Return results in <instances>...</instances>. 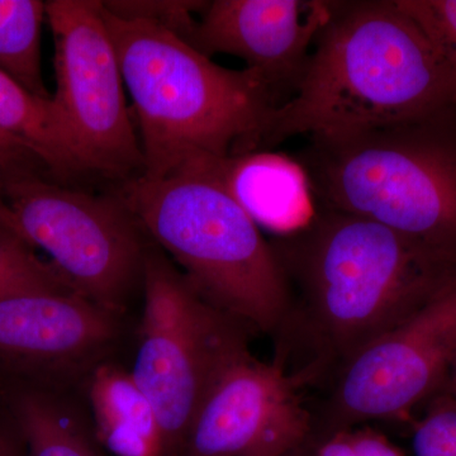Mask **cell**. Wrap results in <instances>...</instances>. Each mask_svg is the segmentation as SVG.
Listing matches in <instances>:
<instances>
[{"label":"cell","instance_id":"8fae6325","mask_svg":"<svg viewBox=\"0 0 456 456\" xmlns=\"http://www.w3.org/2000/svg\"><path fill=\"white\" fill-rule=\"evenodd\" d=\"M184 40L203 55L227 53L246 62L278 108L292 97L311 46L330 17L322 0H213Z\"/></svg>","mask_w":456,"mask_h":456},{"label":"cell","instance_id":"ac0fdd59","mask_svg":"<svg viewBox=\"0 0 456 456\" xmlns=\"http://www.w3.org/2000/svg\"><path fill=\"white\" fill-rule=\"evenodd\" d=\"M31 290L75 292L50 261L40 259L14 231L0 226V298Z\"/></svg>","mask_w":456,"mask_h":456},{"label":"cell","instance_id":"4fadbf2b","mask_svg":"<svg viewBox=\"0 0 456 456\" xmlns=\"http://www.w3.org/2000/svg\"><path fill=\"white\" fill-rule=\"evenodd\" d=\"M187 170L215 179L257 226L274 236L301 230L316 215L307 175L293 156L261 150L209 159Z\"/></svg>","mask_w":456,"mask_h":456},{"label":"cell","instance_id":"5bb4252c","mask_svg":"<svg viewBox=\"0 0 456 456\" xmlns=\"http://www.w3.org/2000/svg\"><path fill=\"white\" fill-rule=\"evenodd\" d=\"M97 439L117 456H167L160 419L130 370L99 362L88 373Z\"/></svg>","mask_w":456,"mask_h":456},{"label":"cell","instance_id":"44dd1931","mask_svg":"<svg viewBox=\"0 0 456 456\" xmlns=\"http://www.w3.org/2000/svg\"><path fill=\"white\" fill-rule=\"evenodd\" d=\"M114 16L143 20L170 29L185 38L196 22L194 14L202 11L206 2H103Z\"/></svg>","mask_w":456,"mask_h":456},{"label":"cell","instance_id":"d4e9b609","mask_svg":"<svg viewBox=\"0 0 456 456\" xmlns=\"http://www.w3.org/2000/svg\"><path fill=\"white\" fill-rule=\"evenodd\" d=\"M0 226L14 231L13 215L9 209L7 200H5L2 182H0Z\"/></svg>","mask_w":456,"mask_h":456},{"label":"cell","instance_id":"6da1fadb","mask_svg":"<svg viewBox=\"0 0 456 456\" xmlns=\"http://www.w3.org/2000/svg\"><path fill=\"white\" fill-rule=\"evenodd\" d=\"M290 305L279 360L307 392L415 314L456 274V259L368 218L316 207L307 226L269 240Z\"/></svg>","mask_w":456,"mask_h":456},{"label":"cell","instance_id":"d6986e66","mask_svg":"<svg viewBox=\"0 0 456 456\" xmlns=\"http://www.w3.org/2000/svg\"><path fill=\"white\" fill-rule=\"evenodd\" d=\"M412 428L415 456H456V398L437 393Z\"/></svg>","mask_w":456,"mask_h":456},{"label":"cell","instance_id":"e0dca14e","mask_svg":"<svg viewBox=\"0 0 456 456\" xmlns=\"http://www.w3.org/2000/svg\"><path fill=\"white\" fill-rule=\"evenodd\" d=\"M46 2L0 0V70L36 97H53L42 77L41 31Z\"/></svg>","mask_w":456,"mask_h":456},{"label":"cell","instance_id":"7a4b0ae2","mask_svg":"<svg viewBox=\"0 0 456 456\" xmlns=\"http://www.w3.org/2000/svg\"><path fill=\"white\" fill-rule=\"evenodd\" d=\"M292 97L270 116L261 150L336 137L456 108V79L398 0L330 2Z\"/></svg>","mask_w":456,"mask_h":456},{"label":"cell","instance_id":"4316f807","mask_svg":"<svg viewBox=\"0 0 456 456\" xmlns=\"http://www.w3.org/2000/svg\"><path fill=\"white\" fill-rule=\"evenodd\" d=\"M284 456H314V445H312V440L308 441L307 444L302 445L301 448L293 450L292 452Z\"/></svg>","mask_w":456,"mask_h":456},{"label":"cell","instance_id":"2e32d148","mask_svg":"<svg viewBox=\"0 0 456 456\" xmlns=\"http://www.w3.org/2000/svg\"><path fill=\"white\" fill-rule=\"evenodd\" d=\"M9 402L28 456H99L80 413L50 387L14 389Z\"/></svg>","mask_w":456,"mask_h":456},{"label":"cell","instance_id":"277c9868","mask_svg":"<svg viewBox=\"0 0 456 456\" xmlns=\"http://www.w3.org/2000/svg\"><path fill=\"white\" fill-rule=\"evenodd\" d=\"M293 158L316 207L360 216L456 259V108L336 137Z\"/></svg>","mask_w":456,"mask_h":456},{"label":"cell","instance_id":"7402d4cb","mask_svg":"<svg viewBox=\"0 0 456 456\" xmlns=\"http://www.w3.org/2000/svg\"><path fill=\"white\" fill-rule=\"evenodd\" d=\"M314 456H404L386 435L369 425L311 439Z\"/></svg>","mask_w":456,"mask_h":456},{"label":"cell","instance_id":"cb8c5ba5","mask_svg":"<svg viewBox=\"0 0 456 456\" xmlns=\"http://www.w3.org/2000/svg\"><path fill=\"white\" fill-rule=\"evenodd\" d=\"M17 435L11 428L0 426V456H23Z\"/></svg>","mask_w":456,"mask_h":456},{"label":"cell","instance_id":"9a60e30c","mask_svg":"<svg viewBox=\"0 0 456 456\" xmlns=\"http://www.w3.org/2000/svg\"><path fill=\"white\" fill-rule=\"evenodd\" d=\"M0 131L31 149L56 182L84 188L92 183L53 98L36 97L2 70Z\"/></svg>","mask_w":456,"mask_h":456},{"label":"cell","instance_id":"7c38bea8","mask_svg":"<svg viewBox=\"0 0 456 456\" xmlns=\"http://www.w3.org/2000/svg\"><path fill=\"white\" fill-rule=\"evenodd\" d=\"M122 317L77 292L2 297L0 360L44 378L89 373L121 338Z\"/></svg>","mask_w":456,"mask_h":456},{"label":"cell","instance_id":"9c48e42d","mask_svg":"<svg viewBox=\"0 0 456 456\" xmlns=\"http://www.w3.org/2000/svg\"><path fill=\"white\" fill-rule=\"evenodd\" d=\"M56 93L77 158L92 182L110 187L145 174L126 84L98 0H50Z\"/></svg>","mask_w":456,"mask_h":456},{"label":"cell","instance_id":"30bf717a","mask_svg":"<svg viewBox=\"0 0 456 456\" xmlns=\"http://www.w3.org/2000/svg\"><path fill=\"white\" fill-rule=\"evenodd\" d=\"M312 436L308 392L278 362L250 350L213 383L179 456H284Z\"/></svg>","mask_w":456,"mask_h":456},{"label":"cell","instance_id":"603a6c76","mask_svg":"<svg viewBox=\"0 0 456 456\" xmlns=\"http://www.w3.org/2000/svg\"><path fill=\"white\" fill-rule=\"evenodd\" d=\"M26 175L53 178L49 167L31 149L0 131V182L3 184L8 180Z\"/></svg>","mask_w":456,"mask_h":456},{"label":"cell","instance_id":"ffe728a7","mask_svg":"<svg viewBox=\"0 0 456 456\" xmlns=\"http://www.w3.org/2000/svg\"><path fill=\"white\" fill-rule=\"evenodd\" d=\"M424 29L456 79V0H398Z\"/></svg>","mask_w":456,"mask_h":456},{"label":"cell","instance_id":"8992f818","mask_svg":"<svg viewBox=\"0 0 456 456\" xmlns=\"http://www.w3.org/2000/svg\"><path fill=\"white\" fill-rule=\"evenodd\" d=\"M132 377L151 401L165 455L179 456L189 428L222 371L248 351L250 332L213 307L152 242Z\"/></svg>","mask_w":456,"mask_h":456},{"label":"cell","instance_id":"484cf974","mask_svg":"<svg viewBox=\"0 0 456 456\" xmlns=\"http://www.w3.org/2000/svg\"><path fill=\"white\" fill-rule=\"evenodd\" d=\"M441 392L448 393L452 397L456 398V358L450 368L448 378H446Z\"/></svg>","mask_w":456,"mask_h":456},{"label":"cell","instance_id":"52a82bcc","mask_svg":"<svg viewBox=\"0 0 456 456\" xmlns=\"http://www.w3.org/2000/svg\"><path fill=\"white\" fill-rule=\"evenodd\" d=\"M3 191L14 232L49 255L75 292L123 316L142 289L152 241L122 198L45 175L8 180Z\"/></svg>","mask_w":456,"mask_h":456},{"label":"cell","instance_id":"3957f363","mask_svg":"<svg viewBox=\"0 0 456 456\" xmlns=\"http://www.w3.org/2000/svg\"><path fill=\"white\" fill-rule=\"evenodd\" d=\"M104 18L139 123L142 176L163 179L209 159L259 151L278 106L254 71L216 64L150 20L106 8Z\"/></svg>","mask_w":456,"mask_h":456},{"label":"cell","instance_id":"ba28073f","mask_svg":"<svg viewBox=\"0 0 456 456\" xmlns=\"http://www.w3.org/2000/svg\"><path fill=\"white\" fill-rule=\"evenodd\" d=\"M456 358V274L399 325L354 354L308 398L312 439L375 421H412Z\"/></svg>","mask_w":456,"mask_h":456},{"label":"cell","instance_id":"5b68a950","mask_svg":"<svg viewBox=\"0 0 456 456\" xmlns=\"http://www.w3.org/2000/svg\"><path fill=\"white\" fill-rule=\"evenodd\" d=\"M202 298L250 334L275 338L289 311L269 240L211 176L185 170L110 187Z\"/></svg>","mask_w":456,"mask_h":456}]
</instances>
